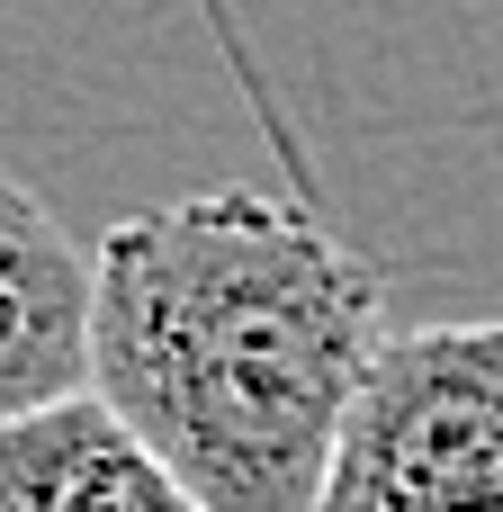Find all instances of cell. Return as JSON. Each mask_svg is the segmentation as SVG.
<instances>
[{
    "mask_svg": "<svg viewBox=\"0 0 503 512\" xmlns=\"http://www.w3.org/2000/svg\"><path fill=\"white\" fill-rule=\"evenodd\" d=\"M387 279L315 207L189 189L90 243V396L207 512H315Z\"/></svg>",
    "mask_w": 503,
    "mask_h": 512,
    "instance_id": "6da1fadb",
    "label": "cell"
},
{
    "mask_svg": "<svg viewBox=\"0 0 503 512\" xmlns=\"http://www.w3.org/2000/svg\"><path fill=\"white\" fill-rule=\"evenodd\" d=\"M315 512H503V315L378 342Z\"/></svg>",
    "mask_w": 503,
    "mask_h": 512,
    "instance_id": "7a4b0ae2",
    "label": "cell"
},
{
    "mask_svg": "<svg viewBox=\"0 0 503 512\" xmlns=\"http://www.w3.org/2000/svg\"><path fill=\"white\" fill-rule=\"evenodd\" d=\"M90 396V252L0 162V423Z\"/></svg>",
    "mask_w": 503,
    "mask_h": 512,
    "instance_id": "3957f363",
    "label": "cell"
},
{
    "mask_svg": "<svg viewBox=\"0 0 503 512\" xmlns=\"http://www.w3.org/2000/svg\"><path fill=\"white\" fill-rule=\"evenodd\" d=\"M0 512H207L99 396L0 423Z\"/></svg>",
    "mask_w": 503,
    "mask_h": 512,
    "instance_id": "277c9868",
    "label": "cell"
}]
</instances>
